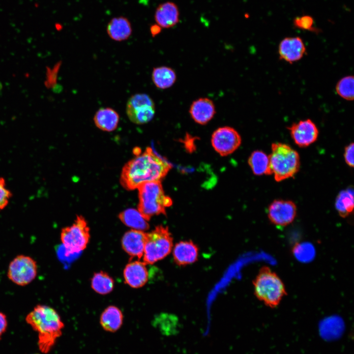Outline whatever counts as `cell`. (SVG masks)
<instances>
[{"label": "cell", "mask_w": 354, "mask_h": 354, "mask_svg": "<svg viewBox=\"0 0 354 354\" xmlns=\"http://www.w3.org/2000/svg\"><path fill=\"white\" fill-rule=\"evenodd\" d=\"M171 165L158 156L150 148L128 161L123 167L120 182L127 190H134L143 183L160 181Z\"/></svg>", "instance_id": "1"}, {"label": "cell", "mask_w": 354, "mask_h": 354, "mask_svg": "<svg viewBox=\"0 0 354 354\" xmlns=\"http://www.w3.org/2000/svg\"><path fill=\"white\" fill-rule=\"evenodd\" d=\"M26 321L38 333V346L41 352L47 354L62 334L64 324L52 307L38 304L30 312Z\"/></svg>", "instance_id": "2"}, {"label": "cell", "mask_w": 354, "mask_h": 354, "mask_svg": "<svg viewBox=\"0 0 354 354\" xmlns=\"http://www.w3.org/2000/svg\"><path fill=\"white\" fill-rule=\"evenodd\" d=\"M253 284L256 297L271 308L277 307L287 294L281 279L267 266L260 269Z\"/></svg>", "instance_id": "3"}, {"label": "cell", "mask_w": 354, "mask_h": 354, "mask_svg": "<svg viewBox=\"0 0 354 354\" xmlns=\"http://www.w3.org/2000/svg\"><path fill=\"white\" fill-rule=\"evenodd\" d=\"M137 189L139 199L138 210L147 221L154 215L165 214L166 208L172 204L171 199L164 194L160 181L143 183Z\"/></svg>", "instance_id": "4"}, {"label": "cell", "mask_w": 354, "mask_h": 354, "mask_svg": "<svg viewBox=\"0 0 354 354\" xmlns=\"http://www.w3.org/2000/svg\"><path fill=\"white\" fill-rule=\"evenodd\" d=\"M268 156L271 173L277 182L293 177L299 169L298 152L287 144L273 143Z\"/></svg>", "instance_id": "5"}, {"label": "cell", "mask_w": 354, "mask_h": 354, "mask_svg": "<svg viewBox=\"0 0 354 354\" xmlns=\"http://www.w3.org/2000/svg\"><path fill=\"white\" fill-rule=\"evenodd\" d=\"M173 237L167 227H156L146 233L143 255L144 262L152 264L166 257L171 251Z\"/></svg>", "instance_id": "6"}, {"label": "cell", "mask_w": 354, "mask_h": 354, "mask_svg": "<svg viewBox=\"0 0 354 354\" xmlns=\"http://www.w3.org/2000/svg\"><path fill=\"white\" fill-rule=\"evenodd\" d=\"M89 238V229L82 216H77L74 223L63 228L60 233V240L67 254L84 250Z\"/></svg>", "instance_id": "7"}, {"label": "cell", "mask_w": 354, "mask_h": 354, "mask_svg": "<svg viewBox=\"0 0 354 354\" xmlns=\"http://www.w3.org/2000/svg\"><path fill=\"white\" fill-rule=\"evenodd\" d=\"M37 272L36 262L32 258L27 255H19L9 263L7 277L16 285L24 286L35 279Z\"/></svg>", "instance_id": "8"}, {"label": "cell", "mask_w": 354, "mask_h": 354, "mask_svg": "<svg viewBox=\"0 0 354 354\" xmlns=\"http://www.w3.org/2000/svg\"><path fill=\"white\" fill-rule=\"evenodd\" d=\"M126 113L129 120L137 124L149 122L155 113L152 99L146 93L132 95L127 100Z\"/></svg>", "instance_id": "9"}, {"label": "cell", "mask_w": 354, "mask_h": 354, "mask_svg": "<svg viewBox=\"0 0 354 354\" xmlns=\"http://www.w3.org/2000/svg\"><path fill=\"white\" fill-rule=\"evenodd\" d=\"M215 151L221 156H226L235 151L240 146L241 139L233 128L223 126L213 133L211 140Z\"/></svg>", "instance_id": "10"}, {"label": "cell", "mask_w": 354, "mask_h": 354, "mask_svg": "<svg viewBox=\"0 0 354 354\" xmlns=\"http://www.w3.org/2000/svg\"><path fill=\"white\" fill-rule=\"evenodd\" d=\"M296 205L293 202L276 200L269 206L267 216L273 224L284 227L294 221L296 215Z\"/></svg>", "instance_id": "11"}, {"label": "cell", "mask_w": 354, "mask_h": 354, "mask_svg": "<svg viewBox=\"0 0 354 354\" xmlns=\"http://www.w3.org/2000/svg\"><path fill=\"white\" fill-rule=\"evenodd\" d=\"M288 129L295 144L300 147L311 145L317 140L319 135L316 125L310 119L294 123Z\"/></svg>", "instance_id": "12"}, {"label": "cell", "mask_w": 354, "mask_h": 354, "mask_svg": "<svg viewBox=\"0 0 354 354\" xmlns=\"http://www.w3.org/2000/svg\"><path fill=\"white\" fill-rule=\"evenodd\" d=\"M306 53V47L298 36L287 37L283 39L278 46L279 58L290 63L301 59Z\"/></svg>", "instance_id": "13"}, {"label": "cell", "mask_w": 354, "mask_h": 354, "mask_svg": "<svg viewBox=\"0 0 354 354\" xmlns=\"http://www.w3.org/2000/svg\"><path fill=\"white\" fill-rule=\"evenodd\" d=\"M146 233L143 231L131 230L122 236L121 245L123 249L131 257L140 259L144 255Z\"/></svg>", "instance_id": "14"}, {"label": "cell", "mask_w": 354, "mask_h": 354, "mask_svg": "<svg viewBox=\"0 0 354 354\" xmlns=\"http://www.w3.org/2000/svg\"><path fill=\"white\" fill-rule=\"evenodd\" d=\"M145 263L135 261L129 263L123 270V277L126 284L134 288H139L146 284L148 273Z\"/></svg>", "instance_id": "15"}, {"label": "cell", "mask_w": 354, "mask_h": 354, "mask_svg": "<svg viewBox=\"0 0 354 354\" xmlns=\"http://www.w3.org/2000/svg\"><path fill=\"white\" fill-rule=\"evenodd\" d=\"M156 24L161 28L168 29L176 26L179 21V12L177 6L171 1L159 4L154 13Z\"/></svg>", "instance_id": "16"}, {"label": "cell", "mask_w": 354, "mask_h": 354, "mask_svg": "<svg viewBox=\"0 0 354 354\" xmlns=\"http://www.w3.org/2000/svg\"><path fill=\"white\" fill-rule=\"evenodd\" d=\"M189 114L195 122L204 125L215 115V105L208 98H200L192 102L189 108Z\"/></svg>", "instance_id": "17"}, {"label": "cell", "mask_w": 354, "mask_h": 354, "mask_svg": "<svg viewBox=\"0 0 354 354\" xmlns=\"http://www.w3.org/2000/svg\"><path fill=\"white\" fill-rule=\"evenodd\" d=\"M199 249L192 241H181L177 243L173 249V258L179 266L192 264L198 259Z\"/></svg>", "instance_id": "18"}, {"label": "cell", "mask_w": 354, "mask_h": 354, "mask_svg": "<svg viewBox=\"0 0 354 354\" xmlns=\"http://www.w3.org/2000/svg\"><path fill=\"white\" fill-rule=\"evenodd\" d=\"M107 32L110 38L115 41L127 40L132 32L131 23L123 16L113 18L107 25Z\"/></svg>", "instance_id": "19"}, {"label": "cell", "mask_w": 354, "mask_h": 354, "mask_svg": "<svg viewBox=\"0 0 354 354\" xmlns=\"http://www.w3.org/2000/svg\"><path fill=\"white\" fill-rule=\"evenodd\" d=\"M119 120L118 112L109 107L99 109L93 117L96 126L101 130L107 132L115 130L118 125Z\"/></svg>", "instance_id": "20"}, {"label": "cell", "mask_w": 354, "mask_h": 354, "mask_svg": "<svg viewBox=\"0 0 354 354\" xmlns=\"http://www.w3.org/2000/svg\"><path fill=\"white\" fill-rule=\"evenodd\" d=\"M123 322V314L121 310L115 306L106 308L101 315L100 323L106 331L115 332L121 327Z\"/></svg>", "instance_id": "21"}, {"label": "cell", "mask_w": 354, "mask_h": 354, "mask_svg": "<svg viewBox=\"0 0 354 354\" xmlns=\"http://www.w3.org/2000/svg\"><path fill=\"white\" fill-rule=\"evenodd\" d=\"M151 78L153 84L157 88L165 89L174 84L177 76L172 68L167 66H159L153 68Z\"/></svg>", "instance_id": "22"}, {"label": "cell", "mask_w": 354, "mask_h": 354, "mask_svg": "<svg viewBox=\"0 0 354 354\" xmlns=\"http://www.w3.org/2000/svg\"><path fill=\"white\" fill-rule=\"evenodd\" d=\"M118 218L126 226L139 231L147 230L149 228L148 221L138 210L128 208L118 215Z\"/></svg>", "instance_id": "23"}, {"label": "cell", "mask_w": 354, "mask_h": 354, "mask_svg": "<svg viewBox=\"0 0 354 354\" xmlns=\"http://www.w3.org/2000/svg\"><path fill=\"white\" fill-rule=\"evenodd\" d=\"M253 173L257 176L271 175L269 156L261 150H255L248 160Z\"/></svg>", "instance_id": "24"}, {"label": "cell", "mask_w": 354, "mask_h": 354, "mask_svg": "<svg viewBox=\"0 0 354 354\" xmlns=\"http://www.w3.org/2000/svg\"><path fill=\"white\" fill-rule=\"evenodd\" d=\"M335 208L342 217H346L353 211L354 190L348 188L340 192L336 199Z\"/></svg>", "instance_id": "25"}, {"label": "cell", "mask_w": 354, "mask_h": 354, "mask_svg": "<svg viewBox=\"0 0 354 354\" xmlns=\"http://www.w3.org/2000/svg\"><path fill=\"white\" fill-rule=\"evenodd\" d=\"M91 286L96 293L106 295L113 291L114 281L106 272L100 271L93 275L91 280Z\"/></svg>", "instance_id": "26"}, {"label": "cell", "mask_w": 354, "mask_h": 354, "mask_svg": "<svg viewBox=\"0 0 354 354\" xmlns=\"http://www.w3.org/2000/svg\"><path fill=\"white\" fill-rule=\"evenodd\" d=\"M337 93L341 98L352 101L354 98V78L353 76H347L339 80L335 87Z\"/></svg>", "instance_id": "27"}, {"label": "cell", "mask_w": 354, "mask_h": 354, "mask_svg": "<svg viewBox=\"0 0 354 354\" xmlns=\"http://www.w3.org/2000/svg\"><path fill=\"white\" fill-rule=\"evenodd\" d=\"M293 253L295 257L299 261L308 262L314 257L315 250L314 247L309 243H302L296 244L293 249Z\"/></svg>", "instance_id": "28"}, {"label": "cell", "mask_w": 354, "mask_h": 354, "mask_svg": "<svg viewBox=\"0 0 354 354\" xmlns=\"http://www.w3.org/2000/svg\"><path fill=\"white\" fill-rule=\"evenodd\" d=\"M295 28L305 30L316 31L313 18L309 15H302L295 17L293 21Z\"/></svg>", "instance_id": "29"}, {"label": "cell", "mask_w": 354, "mask_h": 354, "mask_svg": "<svg viewBox=\"0 0 354 354\" xmlns=\"http://www.w3.org/2000/svg\"><path fill=\"white\" fill-rule=\"evenodd\" d=\"M11 197V192L7 187L5 179L0 177V211L7 206Z\"/></svg>", "instance_id": "30"}, {"label": "cell", "mask_w": 354, "mask_h": 354, "mask_svg": "<svg viewBox=\"0 0 354 354\" xmlns=\"http://www.w3.org/2000/svg\"><path fill=\"white\" fill-rule=\"evenodd\" d=\"M354 145L352 143L345 147L344 159L346 163L350 167H354Z\"/></svg>", "instance_id": "31"}, {"label": "cell", "mask_w": 354, "mask_h": 354, "mask_svg": "<svg viewBox=\"0 0 354 354\" xmlns=\"http://www.w3.org/2000/svg\"><path fill=\"white\" fill-rule=\"evenodd\" d=\"M8 325L7 317L3 312L0 311V339L6 331Z\"/></svg>", "instance_id": "32"}, {"label": "cell", "mask_w": 354, "mask_h": 354, "mask_svg": "<svg viewBox=\"0 0 354 354\" xmlns=\"http://www.w3.org/2000/svg\"><path fill=\"white\" fill-rule=\"evenodd\" d=\"M161 30V28L157 24L153 25L150 27V32L153 36L158 34Z\"/></svg>", "instance_id": "33"}]
</instances>
